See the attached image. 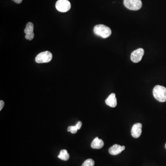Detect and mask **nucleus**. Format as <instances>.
<instances>
[{
  "label": "nucleus",
  "mask_w": 166,
  "mask_h": 166,
  "mask_svg": "<svg viewBox=\"0 0 166 166\" xmlns=\"http://www.w3.org/2000/svg\"><path fill=\"white\" fill-rule=\"evenodd\" d=\"M4 101L2 100L0 101V110H2V109H3V107H4Z\"/></svg>",
  "instance_id": "dca6fc26"
},
{
  "label": "nucleus",
  "mask_w": 166,
  "mask_h": 166,
  "mask_svg": "<svg viewBox=\"0 0 166 166\" xmlns=\"http://www.w3.org/2000/svg\"><path fill=\"white\" fill-rule=\"evenodd\" d=\"M104 146V142L101 139L99 138L98 137L95 138L92 141L91 144V148L95 149H100L103 147Z\"/></svg>",
  "instance_id": "9b49d317"
},
{
  "label": "nucleus",
  "mask_w": 166,
  "mask_h": 166,
  "mask_svg": "<svg viewBox=\"0 0 166 166\" xmlns=\"http://www.w3.org/2000/svg\"><path fill=\"white\" fill-rule=\"evenodd\" d=\"M58 157L59 158L62 160H68L69 158V155L66 149H62L60 151V153Z\"/></svg>",
  "instance_id": "f8f14e48"
},
{
  "label": "nucleus",
  "mask_w": 166,
  "mask_h": 166,
  "mask_svg": "<svg viewBox=\"0 0 166 166\" xmlns=\"http://www.w3.org/2000/svg\"><path fill=\"white\" fill-rule=\"evenodd\" d=\"M13 1L14 2H16V3H18V4H20L22 2V0H13Z\"/></svg>",
  "instance_id": "f3484780"
},
{
  "label": "nucleus",
  "mask_w": 166,
  "mask_h": 166,
  "mask_svg": "<svg viewBox=\"0 0 166 166\" xmlns=\"http://www.w3.org/2000/svg\"><path fill=\"white\" fill-rule=\"evenodd\" d=\"M124 4L127 9L133 11L140 9L142 6L141 0H124Z\"/></svg>",
  "instance_id": "20e7f679"
},
{
  "label": "nucleus",
  "mask_w": 166,
  "mask_h": 166,
  "mask_svg": "<svg viewBox=\"0 0 166 166\" xmlns=\"http://www.w3.org/2000/svg\"><path fill=\"white\" fill-rule=\"evenodd\" d=\"M52 57L51 53L49 51H46L38 54L35 61L38 63H48L51 61Z\"/></svg>",
  "instance_id": "7ed1b4c3"
},
{
  "label": "nucleus",
  "mask_w": 166,
  "mask_h": 166,
  "mask_svg": "<svg viewBox=\"0 0 166 166\" xmlns=\"http://www.w3.org/2000/svg\"><path fill=\"white\" fill-rule=\"evenodd\" d=\"M94 32L97 36L106 39L110 36L112 31L110 28L103 24H98L94 28Z\"/></svg>",
  "instance_id": "f257e3e1"
},
{
  "label": "nucleus",
  "mask_w": 166,
  "mask_h": 166,
  "mask_svg": "<svg viewBox=\"0 0 166 166\" xmlns=\"http://www.w3.org/2000/svg\"><path fill=\"white\" fill-rule=\"evenodd\" d=\"M95 162L92 159H88L85 160L83 163L82 166H94Z\"/></svg>",
  "instance_id": "ddd939ff"
},
{
  "label": "nucleus",
  "mask_w": 166,
  "mask_h": 166,
  "mask_svg": "<svg viewBox=\"0 0 166 166\" xmlns=\"http://www.w3.org/2000/svg\"><path fill=\"white\" fill-rule=\"evenodd\" d=\"M125 149V146H120V145L116 144L109 149V152L111 155L115 156L120 154Z\"/></svg>",
  "instance_id": "1a4fd4ad"
},
{
  "label": "nucleus",
  "mask_w": 166,
  "mask_h": 166,
  "mask_svg": "<svg viewBox=\"0 0 166 166\" xmlns=\"http://www.w3.org/2000/svg\"><path fill=\"white\" fill-rule=\"evenodd\" d=\"M106 104L111 108H115L117 104V99L115 93H111L105 100Z\"/></svg>",
  "instance_id": "9d476101"
},
{
  "label": "nucleus",
  "mask_w": 166,
  "mask_h": 166,
  "mask_svg": "<svg viewBox=\"0 0 166 166\" xmlns=\"http://www.w3.org/2000/svg\"><path fill=\"white\" fill-rule=\"evenodd\" d=\"M144 50L142 48H139L132 52L131 55V60L134 63H138L142 60L144 54Z\"/></svg>",
  "instance_id": "423d86ee"
},
{
  "label": "nucleus",
  "mask_w": 166,
  "mask_h": 166,
  "mask_svg": "<svg viewBox=\"0 0 166 166\" xmlns=\"http://www.w3.org/2000/svg\"><path fill=\"white\" fill-rule=\"evenodd\" d=\"M55 7L58 11L65 13L70 9L71 5L68 0H58L55 4Z\"/></svg>",
  "instance_id": "39448f33"
},
{
  "label": "nucleus",
  "mask_w": 166,
  "mask_h": 166,
  "mask_svg": "<svg viewBox=\"0 0 166 166\" xmlns=\"http://www.w3.org/2000/svg\"><path fill=\"white\" fill-rule=\"evenodd\" d=\"M34 25L31 22H29L26 24V27L24 30L25 33V38L27 40L31 41L34 39Z\"/></svg>",
  "instance_id": "0eeeda50"
},
{
  "label": "nucleus",
  "mask_w": 166,
  "mask_h": 166,
  "mask_svg": "<svg viewBox=\"0 0 166 166\" xmlns=\"http://www.w3.org/2000/svg\"><path fill=\"white\" fill-rule=\"evenodd\" d=\"M165 148H166V145H165Z\"/></svg>",
  "instance_id": "a211bd4d"
},
{
  "label": "nucleus",
  "mask_w": 166,
  "mask_h": 166,
  "mask_svg": "<svg viewBox=\"0 0 166 166\" xmlns=\"http://www.w3.org/2000/svg\"><path fill=\"white\" fill-rule=\"evenodd\" d=\"M142 125L141 123L134 124L131 130V136L135 138H138L142 133Z\"/></svg>",
  "instance_id": "6e6552de"
},
{
  "label": "nucleus",
  "mask_w": 166,
  "mask_h": 166,
  "mask_svg": "<svg viewBox=\"0 0 166 166\" xmlns=\"http://www.w3.org/2000/svg\"><path fill=\"white\" fill-rule=\"evenodd\" d=\"M153 94L154 98L160 102L166 101V88L157 85L153 89Z\"/></svg>",
  "instance_id": "f03ea898"
},
{
  "label": "nucleus",
  "mask_w": 166,
  "mask_h": 166,
  "mask_svg": "<svg viewBox=\"0 0 166 166\" xmlns=\"http://www.w3.org/2000/svg\"><path fill=\"white\" fill-rule=\"evenodd\" d=\"M82 125V123L81 121H79L75 126H76V127L77 128L78 130H79L81 127Z\"/></svg>",
  "instance_id": "2eb2a0df"
},
{
  "label": "nucleus",
  "mask_w": 166,
  "mask_h": 166,
  "mask_svg": "<svg viewBox=\"0 0 166 166\" xmlns=\"http://www.w3.org/2000/svg\"><path fill=\"white\" fill-rule=\"evenodd\" d=\"M77 131H78V129L76 127V126H70L68 128V131H70L73 134L76 133L77 132Z\"/></svg>",
  "instance_id": "4468645a"
}]
</instances>
